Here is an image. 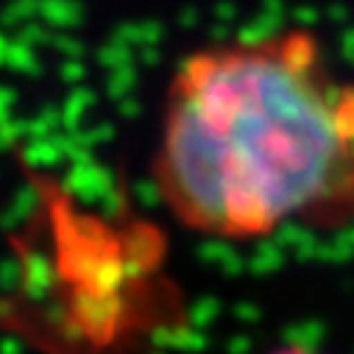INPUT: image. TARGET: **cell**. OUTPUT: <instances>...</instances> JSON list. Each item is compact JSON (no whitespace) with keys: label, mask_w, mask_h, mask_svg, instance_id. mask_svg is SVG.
Returning a JSON list of instances; mask_svg holds the SVG:
<instances>
[{"label":"cell","mask_w":354,"mask_h":354,"mask_svg":"<svg viewBox=\"0 0 354 354\" xmlns=\"http://www.w3.org/2000/svg\"><path fill=\"white\" fill-rule=\"evenodd\" d=\"M167 209L215 240L354 223V78L304 28L204 48L167 86Z\"/></svg>","instance_id":"obj_1"},{"label":"cell","mask_w":354,"mask_h":354,"mask_svg":"<svg viewBox=\"0 0 354 354\" xmlns=\"http://www.w3.org/2000/svg\"><path fill=\"white\" fill-rule=\"evenodd\" d=\"M271 354H318V351L304 348V346H282V348H277V351H271Z\"/></svg>","instance_id":"obj_2"}]
</instances>
